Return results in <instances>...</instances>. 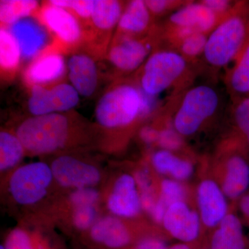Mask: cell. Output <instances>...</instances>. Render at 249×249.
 <instances>
[{
    "instance_id": "cell-12",
    "label": "cell",
    "mask_w": 249,
    "mask_h": 249,
    "mask_svg": "<svg viewBox=\"0 0 249 249\" xmlns=\"http://www.w3.org/2000/svg\"><path fill=\"white\" fill-rule=\"evenodd\" d=\"M50 166L53 179L64 188L93 187L101 181V173L96 166L72 156H60Z\"/></svg>"
},
{
    "instance_id": "cell-39",
    "label": "cell",
    "mask_w": 249,
    "mask_h": 249,
    "mask_svg": "<svg viewBox=\"0 0 249 249\" xmlns=\"http://www.w3.org/2000/svg\"><path fill=\"white\" fill-rule=\"evenodd\" d=\"M136 182L137 186L140 190L141 193H151L154 192L152 189V181L150 179V175L147 170H139L136 173L135 177Z\"/></svg>"
},
{
    "instance_id": "cell-34",
    "label": "cell",
    "mask_w": 249,
    "mask_h": 249,
    "mask_svg": "<svg viewBox=\"0 0 249 249\" xmlns=\"http://www.w3.org/2000/svg\"><path fill=\"white\" fill-rule=\"evenodd\" d=\"M99 199V193L93 187L78 188L72 192L70 201L73 207L94 206Z\"/></svg>"
},
{
    "instance_id": "cell-21",
    "label": "cell",
    "mask_w": 249,
    "mask_h": 249,
    "mask_svg": "<svg viewBox=\"0 0 249 249\" xmlns=\"http://www.w3.org/2000/svg\"><path fill=\"white\" fill-rule=\"evenodd\" d=\"M249 186V165L239 156L228 160L227 173L223 182L222 191L230 198H236L247 191Z\"/></svg>"
},
{
    "instance_id": "cell-31",
    "label": "cell",
    "mask_w": 249,
    "mask_h": 249,
    "mask_svg": "<svg viewBox=\"0 0 249 249\" xmlns=\"http://www.w3.org/2000/svg\"><path fill=\"white\" fill-rule=\"evenodd\" d=\"M233 116L237 127L249 144V96L237 98Z\"/></svg>"
},
{
    "instance_id": "cell-27",
    "label": "cell",
    "mask_w": 249,
    "mask_h": 249,
    "mask_svg": "<svg viewBox=\"0 0 249 249\" xmlns=\"http://www.w3.org/2000/svg\"><path fill=\"white\" fill-rule=\"evenodd\" d=\"M231 91L238 98L249 96V39L229 75Z\"/></svg>"
},
{
    "instance_id": "cell-17",
    "label": "cell",
    "mask_w": 249,
    "mask_h": 249,
    "mask_svg": "<svg viewBox=\"0 0 249 249\" xmlns=\"http://www.w3.org/2000/svg\"><path fill=\"white\" fill-rule=\"evenodd\" d=\"M90 240L105 249H126L132 242V235L124 223L116 216L98 219L89 230Z\"/></svg>"
},
{
    "instance_id": "cell-11",
    "label": "cell",
    "mask_w": 249,
    "mask_h": 249,
    "mask_svg": "<svg viewBox=\"0 0 249 249\" xmlns=\"http://www.w3.org/2000/svg\"><path fill=\"white\" fill-rule=\"evenodd\" d=\"M63 54L53 42L31 60L23 74L27 86L31 88L37 85L49 86L60 83L67 70Z\"/></svg>"
},
{
    "instance_id": "cell-24",
    "label": "cell",
    "mask_w": 249,
    "mask_h": 249,
    "mask_svg": "<svg viewBox=\"0 0 249 249\" xmlns=\"http://www.w3.org/2000/svg\"><path fill=\"white\" fill-rule=\"evenodd\" d=\"M152 161L154 168L159 173L170 175L176 179H187L193 175V165L168 150L156 152L152 156Z\"/></svg>"
},
{
    "instance_id": "cell-41",
    "label": "cell",
    "mask_w": 249,
    "mask_h": 249,
    "mask_svg": "<svg viewBox=\"0 0 249 249\" xmlns=\"http://www.w3.org/2000/svg\"><path fill=\"white\" fill-rule=\"evenodd\" d=\"M240 206L242 212L249 217V193L242 198Z\"/></svg>"
},
{
    "instance_id": "cell-19",
    "label": "cell",
    "mask_w": 249,
    "mask_h": 249,
    "mask_svg": "<svg viewBox=\"0 0 249 249\" xmlns=\"http://www.w3.org/2000/svg\"><path fill=\"white\" fill-rule=\"evenodd\" d=\"M219 16L201 2L190 3L170 16V28H189L207 34L217 27Z\"/></svg>"
},
{
    "instance_id": "cell-7",
    "label": "cell",
    "mask_w": 249,
    "mask_h": 249,
    "mask_svg": "<svg viewBox=\"0 0 249 249\" xmlns=\"http://www.w3.org/2000/svg\"><path fill=\"white\" fill-rule=\"evenodd\" d=\"M124 5L116 0H95L94 7L85 29V50L97 58H106L114 36V30L124 10Z\"/></svg>"
},
{
    "instance_id": "cell-42",
    "label": "cell",
    "mask_w": 249,
    "mask_h": 249,
    "mask_svg": "<svg viewBox=\"0 0 249 249\" xmlns=\"http://www.w3.org/2000/svg\"><path fill=\"white\" fill-rule=\"evenodd\" d=\"M168 249H191V248L186 243H180L172 246Z\"/></svg>"
},
{
    "instance_id": "cell-23",
    "label": "cell",
    "mask_w": 249,
    "mask_h": 249,
    "mask_svg": "<svg viewBox=\"0 0 249 249\" xmlns=\"http://www.w3.org/2000/svg\"><path fill=\"white\" fill-rule=\"evenodd\" d=\"M22 59L20 49L16 39L6 27L0 29V69L1 80L13 79Z\"/></svg>"
},
{
    "instance_id": "cell-3",
    "label": "cell",
    "mask_w": 249,
    "mask_h": 249,
    "mask_svg": "<svg viewBox=\"0 0 249 249\" xmlns=\"http://www.w3.org/2000/svg\"><path fill=\"white\" fill-rule=\"evenodd\" d=\"M71 132V121L64 113L32 116L18 126V136L26 152L45 155L66 145Z\"/></svg>"
},
{
    "instance_id": "cell-30",
    "label": "cell",
    "mask_w": 249,
    "mask_h": 249,
    "mask_svg": "<svg viewBox=\"0 0 249 249\" xmlns=\"http://www.w3.org/2000/svg\"><path fill=\"white\" fill-rule=\"evenodd\" d=\"M207 34L196 33L188 36L178 43L180 53L185 58H194L201 53H204Z\"/></svg>"
},
{
    "instance_id": "cell-18",
    "label": "cell",
    "mask_w": 249,
    "mask_h": 249,
    "mask_svg": "<svg viewBox=\"0 0 249 249\" xmlns=\"http://www.w3.org/2000/svg\"><path fill=\"white\" fill-rule=\"evenodd\" d=\"M197 201L201 218L205 225L214 227L227 216L224 193L212 180H205L198 188Z\"/></svg>"
},
{
    "instance_id": "cell-40",
    "label": "cell",
    "mask_w": 249,
    "mask_h": 249,
    "mask_svg": "<svg viewBox=\"0 0 249 249\" xmlns=\"http://www.w3.org/2000/svg\"><path fill=\"white\" fill-rule=\"evenodd\" d=\"M160 132V131L151 126H145L141 129L139 136L142 142L147 144H152L158 142Z\"/></svg>"
},
{
    "instance_id": "cell-20",
    "label": "cell",
    "mask_w": 249,
    "mask_h": 249,
    "mask_svg": "<svg viewBox=\"0 0 249 249\" xmlns=\"http://www.w3.org/2000/svg\"><path fill=\"white\" fill-rule=\"evenodd\" d=\"M152 16L145 1L133 0L124 8L114 36L142 37L148 34Z\"/></svg>"
},
{
    "instance_id": "cell-33",
    "label": "cell",
    "mask_w": 249,
    "mask_h": 249,
    "mask_svg": "<svg viewBox=\"0 0 249 249\" xmlns=\"http://www.w3.org/2000/svg\"><path fill=\"white\" fill-rule=\"evenodd\" d=\"M5 249H35V241L26 231L15 229L9 232L4 245Z\"/></svg>"
},
{
    "instance_id": "cell-35",
    "label": "cell",
    "mask_w": 249,
    "mask_h": 249,
    "mask_svg": "<svg viewBox=\"0 0 249 249\" xmlns=\"http://www.w3.org/2000/svg\"><path fill=\"white\" fill-rule=\"evenodd\" d=\"M158 142L163 150H175L181 145V137L176 130L172 129H165L160 131Z\"/></svg>"
},
{
    "instance_id": "cell-6",
    "label": "cell",
    "mask_w": 249,
    "mask_h": 249,
    "mask_svg": "<svg viewBox=\"0 0 249 249\" xmlns=\"http://www.w3.org/2000/svg\"><path fill=\"white\" fill-rule=\"evenodd\" d=\"M33 17L47 29L53 37V43L64 53L76 52L84 45L85 28L71 11L48 1L42 3Z\"/></svg>"
},
{
    "instance_id": "cell-2",
    "label": "cell",
    "mask_w": 249,
    "mask_h": 249,
    "mask_svg": "<svg viewBox=\"0 0 249 249\" xmlns=\"http://www.w3.org/2000/svg\"><path fill=\"white\" fill-rule=\"evenodd\" d=\"M245 4L232 9L209 36L204 55L211 66L222 67L238 57L249 39L248 8Z\"/></svg>"
},
{
    "instance_id": "cell-43",
    "label": "cell",
    "mask_w": 249,
    "mask_h": 249,
    "mask_svg": "<svg viewBox=\"0 0 249 249\" xmlns=\"http://www.w3.org/2000/svg\"><path fill=\"white\" fill-rule=\"evenodd\" d=\"M35 249H46L45 247H42V246L37 245V247H36Z\"/></svg>"
},
{
    "instance_id": "cell-13",
    "label": "cell",
    "mask_w": 249,
    "mask_h": 249,
    "mask_svg": "<svg viewBox=\"0 0 249 249\" xmlns=\"http://www.w3.org/2000/svg\"><path fill=\"white\" fill-rule=\"evenodd\" d=\"M6 28L16 39L24 60H34L53 42L47 29L34 17L23 18Z\"/></svg>"
},
{
    "instance_id": "cell-28",
    "label": "cell",
    "mask_w": 249,
    "mask_h": 249,
    "mask_svg": "<svg viewBox=\"0 0 249 249\" xmlns=\"http://www.w3.org/2000/svg\"><path fill=\"white\" fill-rule=\"evenodd\" d=\"M186 193L183 186L178 181L165 179L160 185V197L156 202L152 216L156 222H163L165 212L171 205L183 201Z\"/></svg>"
},
{
    "instance_id": "cell-32",
    "label": "cell",
    "mask_w": 249,
    "mask_h": 249,
    "mask_svg": "<svg viewBox=\"0 0 249 249\" xmlns=\"http://www.w3.org/2000/svg\"><path fill=\"white\" fill-rule=\"evenodd\" d=\"M97 210L94 206L74 208L73 213V225L79 231L90 230L97 219Z\"/></svg>"
},
{
    "instance_id": "cell-26",
    "label": "cell",
    "mask_w": 249,
    "mask_h": 249,
    "mask_svg": "<svg viewBox=\"0 0 249 249\" xmlns=\"http://www.w3.org/2000/svg\"><path fill=\"white\" fill-rule=\"evenodd\" d=\"M39 9L37 1L1 0L0 1L1 27H7L23 18L33 17Z\"/></svg>"
},
{
    "instance_id": "cell-10",
    "label": "cell",
    "mask_w": 249,
    "mask_h": 249,
    "mask_svg": "<svg viewBox=\"0 0 249 249\" xmlns=\"http://www.w3.org/2000/svg\"><path fill=\"white\" fill-rule=\"evenodd\" d=\"M150 42L147 37L113 36L106 58L116 71L131 73L150 56L152 48Z\"/></svg>"
},
{
    "instance_id": "cell-22",
    "label": "cell",
    "mask_w": 249,
    "mask_h": 249,
    "mask_svg": "<svg viewBox=\"0 0 249 249\" xmlns=\"http://www.w3.org/2000/svg\"><path fill=\"white\" fill-rule=\"evenodd\" d=\"M211 249H245L242 224L234 214H228L221 222L211 240Z\"/></svg>"
},
{
    "instance_id": "cell-15",
    "label": "cell",
    "mask_w": 249,
    "mask_h": 249,
    "mask_svg": "<svg viewBox=\"0 0 249 249\" xmlns=\"http://www.w3.org/2000/svg\"><path fill=\"white\" fill-rule=\"evenodd\" d=\"M107 209L116 217H136L142 210L140 195L135 178L124 174L117 178L107 201Z\"/></svg>"
},
{
    "instance_id": "cell-14",
    "label": "cell",
    "mask_w": 249,
    "mask_h": 249,
    "mask_svg": "<svg viewBox=\"0 0 249 249\" xmlns=\"http://www.w3.org/2000/svg\"><path fill=\"white\" fill-rule=\"evenodd\" d=\"M96 58L86 51L77 50L67 62L68 76L71 85L83 97H90L96 92L99 83Z\"/></svg>"
},
{
    "instance_id": "cell-44",
    "label": "cell",
    "mask_w": 249,
    "mask_h": 249,
    "mask_svg": "<svg viewBox=\"0 0 249 249\" xmlns=\"http://www.w3.org/2000/svg\"><path fill=\"white\" fill-rule=\"evenodd\" d=\"M0 249H5L4 245H1L0 246Z\"/></svg>"
},
{
    "instance_id": "cell-1",
    "label": "cell",
    "mask_w": 249,
    "mask_h": 249,
    "mask_svg": "<svg viewBox=\"0 0 249 249\" xmlns=\"http://www.w3.org/2000/svg\"><path fill=\"white\" fill-rule=\"evenodd\" d=\"M153 98L145 94L139 84L117 82L98 100L95 119L103 128H124L151 112Z\"/></svg>"
},
{
    "instance_id": "cell-5",
    "label": "cell",
    "mask_w": 249,
    "mask_h": 249,
    "mask_svg": "<svg viewBox=\"0 0 249 249\" xmlns=\"http://www.w3.org/2000/svg\"><path fill=\"white\" fill-rule=\"evenodd\" d=\"M219 95L209 85L192 88L183 96L175 119L174 126L180 135L196 133L203 124L217 110Z\"/></svg>"
},
{
    "instance_id": "cell-37",
    "label": "cell",
    "mask_w": 249,
    "mask_h": 249,
    "mask_svg": "<svg viewBox=\"0 0 249 249\" xmlns=\"http://www.w3.org/2000/svg\"><path fill=\"white\" fill-rule=\"evenodd\" d=\"M165 241L159 237H142L134 244L132 249H168Z\"/></svg>"
},
{
    "instance_id": "cell-8",
    "label": "cell",
    "mask_w": 249,
    "mask_h": 249,
    "mask_svg": "<svg viewBox=\"0 0 249 249\" xmlns=\"http://www.w3.org/2000/svg\"><path fill=\"white\" fill-rule=\"evenodd\" d=\"M53 179L52 168L45 162L21 165L10 178V193L18 204H35L45 197Z\"/></svg>"
},
{
    "instance_id": "cell-38",
    "label": "cell",
    "mask_w": 249,
    "mask_h": 249,
    "mask_svg": "<svg viewBox=\"0 0 249 249\" xmlns=\"http://www.w3.org/2000/svg\"><path fill=\"white\" fill-rule=\"evenodd\" d=\"M201 2L218 16L222 14H229L232 11L231 1L227 0H204Z\"/></svg>"
},
{
    "instance_id": "cell-36",
    "label": "cell",
    "mask_w": 249,
    "mask_h": 249,
    "mask_svg": "<svg viewBox=\"0 0 249 249\" xmlns=\"http://www.w3.org/2000/svg\"><path fill=\"white\" fill-rule=\"evenodd\" d=\"M145 1L152 16H161L178 4V1L168 0H147Z\"/></svg>"
},
{
    "instance_id": "cell-29",
    "label": "cell",
    "mask_w": 249,
    "mask_h": 249,
    "mask_svg": "<svg viewBox=\"0 0 249 249\" xmlns=\"http://www.w3.org/2000/svg\"><path fill=\"white\" fill-rule=\"evenodd\" d=\"M50 1L55 6L71 11L82 24L86 25L91 18L95 3L93 0H52Z\"/></svg>"
},
{
    "instance_id": "cell-4",
    "label": "cell",
    "mask_w": 249,
    "mask_h": 249,
    "mask_svg": "<svg viewBox=\"0 0 249 249\" xmlns=\"http://www.w3.org/2000/svg\"><path fill=\"white\" fill-rule=\"evenodd\" d=\"M187 70L186 58L175 51L160 50L150 54L144 63L139 85L147 96L155 97L173 86Z\"/></svg>"
},
{
    "instance_id": "cell-9",
    "label": "cell",
    "mask_w": 249,
    "mask_h": 249,
    "mask_svg": "<svg viewBox=\"0 0 249 249\" xmlns=\"http://www.w3.org/2000/svg\"><path fill=\"white\" fill-rule=\"evenodd\" d=\"M30 89L28 108L33 116L63 113L71 110L79 102L80 95L71 84L58 83Z\"/></svg>"
},
{
    "instance_id": "cell-25",
    "label": "cell",
    "mask_w": 249,
    "mask_h": 249,
    "mask_svg": "<svg viewBox=\"0 0 249 249\" xmlns=\"http://www.w3.org/2000/svg\"><path fill=\"white\" fill-rule=\"evenodd\" d=\"M16 134L8 131L0 132V170L1 172L12 169L22 160L25 154Z\"/></svg>"
},
{
    "instance_id": "cell-16",
    "label": "cell",
    "mask_w": 249,
    "mask_h": 249,
    "mask_svg": "<svg viewBox=\"0 0 249 249\" xmlns=\"http://www.w3.org/2000/svg\"><path fill=\"white\" fill-rule=\"evenodd\" d=\"M163 223L170 235L183 243L193 242L199 236V215L183 201L175 203L168 208Z\"/></svg>"
}]
</instances>
